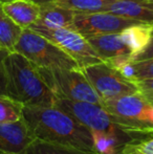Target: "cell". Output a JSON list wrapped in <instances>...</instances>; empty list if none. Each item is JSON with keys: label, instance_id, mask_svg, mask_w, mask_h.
<instances>
[{"label": "cell", "instance_id": "11", "mask_svg": "<svg viewBox=\"0 0 153 154\" xmlns=\"http://www.w3.org/2000/svg\"><path fill=\"white\" fill-rule=\"evenodd\" d=\"M87 41L102 61L108 62L118 57H133L128 45L120 34L99 35L87 38Z\"/></svg>", "mask_w": 153, "mask_h": 154}, {"label": "cell", "instance_id": "6", "mask_svg": "<svg viewBox=\"0 0 153 154\" xmlns=\"http://www.w3.org/2000/svg\"><path fill=\"white\" fill-rule=\"evenodd\" d=\"M39 70L57 99L90 102L102 105V100L81 69H48L39 67Z\"/></svg>", "mask_w": 153, "mask_h": 154}, {"label": "cell", "instance_id": "14", "mask_svg": "<svg viewBox=\"0 0 153 154\" xmlns=\"http://www.w3.org/2000/svg\"><path fill=\"white\" fill-rule=\"evenodd\" d=\"M77 13L50 2L40 5V14L36 23L47 29H72Z\"/></svg>", "mask_w": 153, "mask_h": 154}, {"label": "cell", "instance_id": "9", "mask_svg": "<svg viewBox=\"0 0 153 154\" xmlns=\"http://www.w3.org/2000/svg\"><path fill=\"white\" fill-rule=\"evenodd\" d=\"M144 22L115 15L109 12L99 13H77L72 21V29L81 34L86 39L99 35L120 34L132 25Z\"/></svg>", "mask_w": 153, "mask_h": 154}, {"label": "cell", "instance_id": "3", "mask_svg": "<svg viewBox=\"0 0 153 154\" xmlns=\"http://www.w3.org/2000/svg\"><path fill=\"white\" fill-rule=\"evenodd\" d=\"M55 106L77 119L90 131L98 130L110 133L120 138L125 145L133 140L149 137L128 129L120 118L109 113L103 108L102 105L99 104L72 101L67 99H57Z\"/></svg>", "mask_w": 153, "mask_h": 154}, {"label": "cell", "instance_id": "21", "mask_svg": "<svg viewBox=\"0 0 153 154\" xmlns=\"http://www.w3.org/2000/svg\"><path fill=\"white\" fill-rule=\"evenodd\" d=\"M24 105L8 95H0V123H15L23 119Z\"/></svg>", "mask_w": 153, "mask_h": 154}, {"label": "cell", "instance_id": "24", "mask_svg": "<svg viewBox=\"0 0 153 154\" xmlns=\"http://www.w3.org/2000/svg\"><path fill=\"white\" fill-rule=\"evenodd\" d=\"M135 83H136L137 87H139V90L145 97H153V78L141 80V81H137Z\"/></svg>", "mask_w": 153, "mask_h": 154}, {"label": "cell", "instance_id": "23", "mask_svg": "<svg viewBox=\"0 0 153 154\" xmlns=\"http://www.w3.org/2000/svg\"><path fill=\"white\" fill-rule=\"evenodd\" d=\"M10 51L6 48L0 49V95H8L6 91V73L4 67V59Z\"/></svg>", "mask_w": 153, "mask_h": 154}, {"label": "cell", "instance_id": "13", "mask_svg": "<svg viewBox=\"0 0 153 154\" xmlns=\"http://www.w3.org/2000/svg\"><path fill=\"white\" fill-rule=\"evenodd\" d=\"M5 14L21 29H29L37 22L40 5L31 0H14L2 3Z\"/></svg>", "mask_w": 153, "mask_h": 154}, {"label": "cell", "instance_id": "27", "mask_svg": "<svg viewBox=\"0 0 153 154\" xmlns=\"http://www.w3.org/2000/svg\"><path fill=\"white\" fill-rule=\"evenodd\" d=\"M8 1H14V0H0V3H4V2H8Z\"/></svg>", "mask_w": 153, "mask_h": 154}, {"label": "cell", "instance_id": "12", "mask_svg": "<svg viewBox=\"0 0 153 154\" xmlns=\"http://www.w3.org/2000/svg\"><path fill=\"white\" fill-rule=\"evenodd\" d=\"M106 12L153 24V0H118L110 4Z\"/></svg>", "mask_w": 153, "mask_h": 154}, {"label": "cell", "instance_id": "29", "mask_svg": "<svg viewBox=\"0 0 153 154\" xmlns=\"http://www.w3.org/2000/svg\"><path fill=\"white\" fill-rule=\"evenodd\" d=\"M1 48H3V47H2V46H1V45H0V49H1Z\"/></svg>", "mask_w": 153, "mask_h": 154}, {"label": "cell", "instance_id": "25", "mask_svg": "<svg viewBox=\"0 0 153 154\" xmlns=\"http://www.w3.org/2000/svg\"><path fill=\"white\" fill-rule=\"evenodd\" d=\"M153 58V36L150 40L149 44L145 47L142 51L133 56L132 61H142V60H147Z\"/></svg>", "mask_w": 153, "mask_h": 154}, {"label": "cell", "instance_id": "20", "mask_svg": "<svg viewBox=\"0 0 153 154\" xmlns=\"http://www.w3.org/2000/svg\"><path fill=\"white\" fill-rule=\"evenodd\" d=\"M118 0H56L55 3L64 8L76 11L78 13L106 12L107 8Z\"/></svg>", "mask_w": 153, "mask_h": 154}, {"label": "cell", "instance_id": "28", "mask_svg": "<svg viewBox=\"0 0 153 154\" xmlns=\"http://www.w3.org/2000/svg\"><path fill=\"white\" fill-rule=\"evenodd\" d=\"M147 97V99L149 100V101H150V103H151L152 105H153V97Z\"/></svg>", "mask_w": 153, "mask_h": 154}, {"label": "cell", "instance_id": "15", "mask_svg": "<svg viewBox=\"0 0 153 154\" xmlns=\"http://www.w3.org/2000/svg\"><path fill=\"white\" fill-rule=\"evenodd\" d=\"M120 35L124 42L131 49L133 56H135L149 44L153 36V24L142 23V24L132 25L121 32Z\"/></svg>", "mask_w": 153, "mask_h": 154}, {"label": "cell", "instance_id": "4", "mask_svg": "<svg viewBox=\"0 0 153 154\" xmlns=\"http://www.w3.org/2000/svg\"><path fill=\"white\" fill-rule=\"evenodd\" d=\"M13 51L19 53L38 67L48 69H80L77 62L58 45L31 29H23Z\"/></svg>", "mask_w": 153, "mask_h": 154}, {"label": "cell", "instance_id": "10", "mask_svg": "<svg viewBox=\"0 0 153 154\" xmlns=\"http://www.w3.org/2000/svg\"><path fill=\"white\" fill-rule=\"evenodd\" d=\"M34 140L24 119L15 123H0V152L20 153Z\"/></svg>", "mask_w": 153, "mask_h": 154}, {"label": "cell", "instance_id": "18", "mask_svg": "<svg viewBox=\"0 0 153 154\" xmlns=\"http://www.w3.org/2000/svg\"><path fill=\"white\" fill-rule=\"evenodd\" d=\"M93 151L96 154H120L125 144L118 137L110 133L98 130L90 131Z\"/></svg>", "mask_w": 153, "mask_h": 154}, {"label": "cell", "instance_id": "8", "mask_svg": "<svg viewBox=\"0 0 153 154\" xmlns=\"http://www.w3.org/2000/svg\"><path fill=\"white\" fill-rule=\"evenodd\" d=\"M29 29L37 32L38 34L42 35L43 37L58 45L62 51H65L77 62L80 69L102 62L91 45L88 43L87 39L74 29H47L37 23H34Z\"/></svg>", "mask_w": 153, "mask_h": 154}, {"label": "cell", "instance_id": "19", "mask_svg": "<svg viewBox=\"0 0 153 154\" xmlns=\"http://www.w3.org/2000/svg\"><path fill=\"white\" fill-rule=\"evenodd\" d=\"M23 29L17 25L3 11L0 3V45L3 48L13 51L19 36Z\"/></svg>", "mask_w": 153, "mask_h": 154}, {"label": "cell", "instance_id": "1", "mask_svg": "<svg viewBox=\"0 0 153 154\" xmlns=\"http://www.w3.org/2000/svg\"><path fill=\"white\" fill-rule=\"evenodd\" d=\"M23 119L37 140L94 152L90 130L56 106H24Z\"/></svg>", "mask_w": 153, "mask_h": 154}, {"label": "cell", "instance_id": "22", "mask_svg": "<svg viewBox=\"0 0 153 154\" xmlns=\"http://www.w3.org/2000/svg\"><path fill=\"white\" fill-rule=\"evenodd\" d=\"M120 154H153V135L128 143Z\"/></svg>", "mask_w": 153, "mask_h": 154}, {"label": "cell", "instance_id": "17", "mask_svg": "<svg viewBox=\"0 0 153 154\" xmlns=\"http://www.w3.org/2000/svg\"><path fill=\"white\" fill-rule=\"evenodd\" d=\"M0 154H8L2 153ZM16 154H96L89 151H83L79 149L70 148V147L61 146V145L47 143L41 140H34L22 152Z\"/></svg>", "mask_w": 153, "mask_h": 154}, {"label": "cell", "instance_id": "5", "mask_svg": "<svg viewBox=\"0 0 153 154\" xmlns=\"http://www.w3.org/2000/svg\"><path fill=\"white\" fill-rule=\"evenodd\" d=\"M102 106L120 118L128 129L146 136L153 135V105L141 91L104 101Z\"/></svg>", "mask_w": 153, "mask_h": 154}, {"label": "cell", "instance_id": "26", "mask_svg": "<svg viewBox=\"0 0 153 154\" xmlns=\"http://www.w3.org/2000/svg\"><path fill=\"white\" fill-rule=\"evenodd\" d=\"M31 1L35 2V3H37L38 5H43V4L50 3V2H55L56 0H31Z\"/></svg>", "mask_w": 153, "mask_h": 154}, {"label": "cell", "instance_id": "2", "mask_svg": "<svg viewBox=\"0 0 153 154\" xmlns=\"http://www.w3.org/2000/svg\"><path fill=\"white\" fill-rule=\"evenodd\" d=\"M8 97L24 106H55L57 97L48 87L39 67L24 56L10 51L4 59Z\"/></svg>", "mask_w": 153, "mask_h": 154}, {"label": "cell", "instance_id": "16", "mask_svg": "<svg viewBox=\"0 0 153 154\" xmlns=\"http://www.w3.org/2000/svg\"><path fill=\"white\" fill-rule=\"evenodd\" d=\"M115 67L125 78L132 82L153 78V58L142 61L125 59L118 62Z\"/></svg>", "mask_w": 153, "mask_h": 154}, {"label": "cell", "instance_id": "7", "mask_svg": "<svg viewBox=\"0 0 153 154\" xmlns=\"http://www.w3.org/2000/svg\"><path fill=\"white\" fill-rule=\"evenodd\" d=\"M102 102L139 91L136 83L125 78L108 62H99L81 69Z\"/></svg>", "mask_w": 153, "mask_h": 154}]
</instances>
